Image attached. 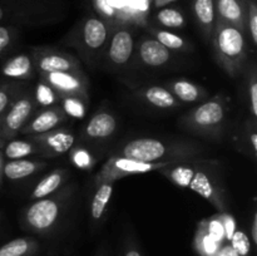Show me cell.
Listing matches in <instances>:
<instances>
[{
  "label": "cell",
  "mask_w": 257,
  "mask_h": 256,
  "mask_svg": "<svg viewBox=\"0 0 257 256\" xmlns=\"http://www.w3.org/2000/svg\"><path fill=\"white\" fill-rule=\"evenodd\" d=\"M29 53L33 58L37 73L83 72L82 64L77 57L57 48L40 45L33 47Z\"/></svg>",
  "instance_id": "9c48e42d"
},
{
  "label": "cell",
  "mask_w": 257,
  "mask_h": 256,
  "mask_svg": "<svg viewBox=\"0 0 257 256\" xmlns=\"http://www.w3.org/2000/svg\"><path fill=\"white\" fill-rule=\"evenodd\" d=\"M97 256H107V253H105V252H104V251H103V250H100V251H99V252H98V253H97Z\"/></svg>",
  "instance_id": "7dc6e473"
},
{
  "label": "cell",
  "mask_w": 257,
  "mask_h": 256,
  "mask_svg": "<svg viewBox=\"0 0 257 256\" xmlns=\"http://www.w3.org/2000/svg\"><path fill=\"white\" fill-rule=\"evenodd\" d=\"M122 256H143L140 245L133 237H128L124 240Z\"/></svg>",
  "instance_id": "ab89813d"
},
{
  "label": "cell",
  "mask_w": 257,
  "mask_h": 256,
  "mask_svg": "<svg viewBox=\"0 0 257 256\" xmlns=\"http://www.w3.org/2000/svg\"><path fill=\"white\" fill-rule=\"evenodd\" d=\"M217 215H218V217H220L221 222H222L223 230H225L226 241L228 242V241L231 240V237L233 236V233L236 232V230H237L236 221H235V218H233V216L231 215L228 211H226V212H218Z\"/></svg>",
  "instance_id": "f35d334b"
},
{
  "label": "cell",
  "mask_w": 257,
  "mask_h": 256,
  "mask_svg": "<svg viewBox=\"0 0 257 256\" xmlns=\"http://www.w3.org/2000/svg\"><path fill=\"white\" fill-rule=\"evenodd\" d=\"M117 128L118 122L115 115L102 108L88 119L83 127L82 136L88 141H105L117 132Z\"/></svg>",
  "instance_id": "9a60e30c"
},
{
  "label": "cell",
  "mask_w": 257,
  "mask_h": 256,
  "mask_svg": "<svg viewBox=\"0 0 257 256\" xmlns=\"http://www.w3.org/2000/svg\"><path fill=\"white\" fill-rule=\"evenodd\" d=\"M215 256H238L237 252L232 248V246L230 245V242H225L223 245H221V247L218 248V251L216 252Z\"/></svg>",
  "instance_id": "b9f144b4"
},
{
  "label": "cell",
  "mask_w": 257,
  "mask_h": 256,
  "mask_svg": "<svg viewBox=\"0 0 257 256\" xmlns=\"http://www.w3.org/2000/svg\"><path fill=\"white\" fill-rule=\"evenodd\" d=\"M133 94L138 99L160 109H177L182 107V103L165 85H145L133 90Z\"/></svg>",
  "instance_id": "e0dca14e"
},
{
  "label": "cell",
  "mask_w": 257,
  "mask_h": 256,
  "mask_svg": "<svg viewBox=\"0 0 257 256\" xmlns=\"http://www.w3.org/2000/svg\"><path fill=\"white\" fill-rule=\"evenodd\" d=\"M109 34L110 28L105 20L89 15L75 27L73 38H70L72 42L69 43L74 45L88 63H92L104 52Z\"/></svg>",
  "instance_id": "8992f818"
},
{
  "label": "cell",
  "mask_w": 257,
  "mask_h": 256,
  "mask_svg": "<svg viewBox=\"0 0 257 256\" xmlns=\"http://www.w3.org/2000/svg\"><path fill=\"white\" fill-rule=\"evenodd\" d=\"M135 58L147 68H161L172 60L173 52L151 35H143L136 42Z\"/></svg>",
  "instance_id": "4fadbf2b"
},
{
  "label": "cell",
  "mask_w": 257,
  "mask_h": 256,
  "mask_svg": "<svg viewBox=\"0 0 257 256\" xmlns=\"http://www.w3.org/2000/svg\"><path fill=\"white\" fill-rule=\"evenodd\" d=\"M59 95H77L89 102V82L84 72L38 73Z\"/></svg>",
  "instance_id": "8fae6325"
},
{
  "label": "cell",
  "mask_w": 257,
  "mask_h": 256,
  "mask_svg": "<svg viewBox=\"0 0 257 256\" xmlns=\"http://www.w3.org/2000/svg\"><path fill=\"white\" fill-rule=\"evenodd\" d=\"M35 73L37 69L30 53H17L0 63V75L3 79L24 82L33 79Z\"/></svg>",
  "instance_id": "2e32d148"
},
{
  "label": "cell",
  "mask_w": 257,
  "mask_h": 256,
  "mask_svg": "<svg viewBox=\"0 0 257 256\" xmlns=\"http://www.w3.org/2000/svg\"><path fill=\"white\" fill-rule=\"evenodd\" d=\"M246 34L253 47L257 45V3L246 0Z\"/></svg>",
  "instance_id": "e575fe53"
},
{
  "label": "cell",
  "mask_w": 257,
  "mask_h": 256,
  "mask_svg": "<svg viewBox=\"0 0 257 256\" xmlns=\"http://www.w3.org/2000/svg\"><path fill=\"white\" fill-rule=\"evenodd\" d=\"M246 82H247V97L251 117L257 118V72L255 64H251Z\"/></svg>",
  "instance_id": "d590c367"
},
{
  "label": "cell",
  "mask_w": 257,
  "mask_h": 256,
  "mask_svg": "<svg viewBox=\"0 0 257 256\" xmlns=\"http://www.w3.org/2000/svg\"><path fill=\"white\" fill-rule=\"evenodd\" d=\"M250 240L252 245H257V212L256 210L252 213V220H251V228H250Z\"/></svg>",
  "instance_id": "7bdbcfd3"
},
{
  "label": "cell",
  "mask_w": 257,
  "mask_h": 256,
  "mask_svg": "<svg viewBox=\"0 0 257 256\" xmlns=\"http://www.w3.org/2000/svg\"><path fill=\"white\" fill-rule=\"evenodd\" d=\"M216 18L246 33V0H213ZM247 35V34H246Z\"/></svg>",
  "instance_id": "ac0fdd59"
},
{
  "label": "cell",
  "mask_w": 257,
  "mask_h": 256,
  "mask_svg": "<svg viewBox=\"0 0 257 256\" xmlns=\"http://www.w3.org/2000/svg\"><path fill=\"white\" fill-rule=\"evenodd\" d=\"M155 20L166 29H182L186 25V18L177 8H161L155 15Z\"/></svg>",
  "instance_id": "f546056e"
},
{
  "label": "cell",
  "mask_w": 257,
  "mask_h": 256,
  "mask_svg": "<svg viewBox=\"0 0 257 256\" xmlns=\"http://www.w3.org/2000/svg\"><path fill=\"white\" fill-rule=\"evenodd\" d=\"M68 171L65 168H54L53 171L48 172L32 190L29 195V200L35 201L39 198L48 197L63 187L68 178Z\"/></svg>",
  "instance_id": "44dd1931"
},
{
  "label": "cell",
  "mask_w": 257,
  "mask_h": 256,
  "mask_svg": "<svg viewBox=\"0 0 257 256\" xmlns=\"http://www.w3.org/2000/svg\"><path fill=\"white\" fill-rule=\"evenodd\" d=\"M5 161H7V160H5L4 155H3V151L0 150V187H2L3 181H4V173H3V171H4Z\"/></svg>",
  "instance_id": "f6af8a7d"
},
{
  "label": "cell",
  "mask_w": 257,
  "mask_h": 256,
  "mask_svg": "<svg viewBox=\"0 0 257 256\" xmlns=\"http://www.w3.org/2000/svg\"><path fill=\"white\" fill-rule=\"evenodd\" d=\"M113 188H114V181H103L97 185L90 201V220L93 225H98L104 218L112 197Z\"/></svg>",
  "instance_id": "7402d4cb"
},
{
  "label": "cell",
  "mask_w": 257,
  "mask_h": 256,
  "mask_svg": "<svg viewBox=\"0 0 257 256\" xmlns=\"http://www.w3.org/2000/svg\"><path fill=\"white\" fill-rule=\"evenodd\" d=\"M210 42L216 62L226 74L231 78H237L245 73L248 50L245 32L216 19Z\"/></svg>",
  "instance_id": "3957f363"
},
{
  "label": "cell",
  "mask_w": 257,
  "mask_h": 256,
  "mask_svg": "<svg viewBox=\"0 0 257 256\" xmlns=\"http://www.w3.org/2000/svg\"><path fill=\"white\" fill-rule=\"evenodd\" d=\"M27 89V85L19 80H0V117Z\"/></svg>",
  "instance_id": "f1b7e54d"
},
{
  "label": "cell",
  "mask_w": 257,
  "mask_h": 256,
  "mask_svg": "<svg viewBox=\"0 0 257 256\" xmlns=\"http://www.w3.org/2000/svg\"><path fill=\"white\" fill-rule=\"evenodd\" d=\"M166 88L181 103H201L208 98V90L202 85L186 78H177L166 82Z\"/></svg>",
  "instance_id": "d6986e66"
},
{
  "label": "cell",
  "mask_w": 257,
  "mask_h": 256,
  "mask_svg": "<svg viewBox=\"0 0 257 256\" xmlns=\"http://www.w3.org/2000/svg\"><path fill=\"white\" fill-rule=\"evenodd\" d=\"M32 93L39 108L52 107V105L59 104L60 95L48 83H45L44 80L38 79L37 85H35L34 90Z\"/></svg>",
  "instance_id": "836d02e7"
},
{
  "label": "cell",
  "mask_w": 257,
  "mask_h": 256,
  "mask_svg": "<svg viewBox=\"0 0 257 256\" xmlns=\"http://www.w3.org/2000/svg\"><path fill=\"white\" fill-rule=\"evenodd\" d=\"M28 137L39 147V156L43 158H54L65 155L69 152L77 141L74 132L67 127H58L49 132Z\"/></svg>",
  "instance_id": "7c38bea8"
},
{
  "label": "cell",
  "mask_w": 257,
  "mask_h": 256,
  "mask_svg": "<svg viewBox=\"0 0 257 256\" xmlns=\"http://www.w3.org/2000/svg\"><path fill=\"white\" fill-rule=\"evenodd\" d=\"M19 29L14 25L0 24V63L9 57L19 40Z\"/></svg>",
  "instance_id": "d6a6232c"
},
{
  "label": "cell",
  "mask_w": 257,
  "mask_h": 256,
  "mask_svg": "<svg viewBox=\"0 0 257 256\" xmlns=\"http://www.w3.org/2000/svg\"><path fill=\"white\" fill-rule=\"evenodd\" d=\"M59 105L63 112L65 113L68 118H77L82 119L87 114L88 100L83 98L77 97V95H60Z\"/></svg>",
  "instance_id": "1f68e13d"
},
{
  "label": "cell",
  "mask_w": 257,
  "mask_h": 256,
  "mask_svg": "<svg viewBox=\"0 0 257 256\" xmlns=\"http://www.w3.org/2000/svg\"><path fill=\"white\" fill-rule=\"evenodd\" d=\"M192 12L201 33L207 40L211 39L216 24V9L213 0H192Z\"/></svg>",
  "instance_id": "603a6c76"
},
{
  "label": "cell",
  "mask_w": 257,
  "mask_h": 256,
  "mask_svg": "<svg viewBox=\"0 0 257 256\" xmlns=\"http://www.w3.org/2000/svg\"><path fill=\"white\" fill-rule=\"evenodd\" d=\"M68 117L59 105L39 108L29 122L20 130L19 135L33 136L49 132L58 127H62L67 122Z\"/></svg>",
  "instance_id": "5bb4252c"
},
{
  "label": "cell",
  "mask_w": 257,
  "mask_h": 256,
  "mask_svg": "<svg viewBox=\"0 0 257 256\" xmlns=\"http://www.w3.org/2000/svg\"><path fill=\"white\" fill-rule=\"evenodd\" d=\"M2 151L5 160H20V158L37 157L40 155L39 147L28 136H25V138L15 137L8 140L3 146Z\"/></svg>",
  "instance_id": "cb8c5ba5"
},
{
  "label": "cell",
  "mask_w": 257,
  "mask_h": 256,
  "mask_svg": "<svg viewBox=\"0 0 257 256\" xmlns=\"http://www.w3.org/2000/svg\"><path fill=\"white\" fill-rule=\"evenodd\" d=\"M205 223H206V228H207L208 233L217 241L220 245H223L226 241L225 237V230H223V225L221 222L220 217L218 215L212 216L211 218H205Z\"/></svg>",
  "instance_id": "74e56055"
},
{
  "label": "cell",
  "mask_w": 257,
  "mask_h": 256,
  "mask_svg": "<svg viewBox=\"0 0 257 256\" xmlns=\"http://www.w3.org/2000/svg\"><path fill=\"white\" fill-rule=\"evenodd\" d=\"M180 188H188L210 202L218 212L228 211V201L220 175V162L213 158L172 162L157 171Z\"/></svg>",
  "instance_id": "6da1fadb"
},
{
  "label": "cell",
  "mask_w": 257,
  "mask_h": 256,
  "mask_svg": "<svg viewBox=\"0 0 257 256\" xmlns=\"http://www.w3.org/2000/svg\"><path fill=\"white\" fill-rule=\"evenodd\" d=\"M40 250L37 238L24 236L17 237L0 246V256H35Z\"/></svg>",
  "instance_id": "484cf974"
},
{
  "label": "cell",
  "mask_w": 257,
  "mask_h": 256,
  "mask_svg": "<svg viewBox=\"0 0 257 256\" xmlns=\"http://www.w3.org/2000/svg\"><path fill=\"white\" fill-rule=\"evenodd\" d=\"M14 15V8H12L7 3L0 2V24H4L5 22L12 19Z\"/></svg>",
  "instance_id": "60d3db41"
},
{
  "label": "cell",
  "mask_w": 257,
  "mask_h": 256,
  "mask_svg": "<svg viewBox=\"0 0 257 256\" xmlns=\"http://www.w3.org/2000/svg\"><path fill=\"white\" fill-rule=\"evenodd\" d=\"M73 188L62 187L48 197L33 201L24 207L20 215V225L25 231L47 236L54 232L62 221L68 201L70 200Z\"/></svg>",
  "instance_id": "5b68a950"
},
{
  "label": "cell",
  "mask_w": 257,
  "mask_h": 256,
  "mask_svg": "<svg viewBox=\"0 0 257 256\" xmlns=\"http://www.w3.org/2000/svg\"><path fill=\"white\" fill-rule=\"evenodd\" d=\"M208 147L187 140L137 137L118 146L112 155L143 162H181L205 158Z\"/></svg>",
  "instance_id": "7a4b0ae2"
},
{
  "label": "cell",
  "mask_w": 257,
  "mask_h": 256,
  "mask_svg": "<svg viewBox=\"0 0 257 256\" xmlns=\"http://www.w3.org/2000/svg\"><path fill=\"white\" fill-rule=\"evenodd\" d=\"M38 109L39 107L33 93L27 89L0 117V135L7 141L18 137L20 130L29 122Z\"/></svg>",
  "instance_id": "ba28073f"
},
{
  "label": "cell",
  "mask_w": 257,
  "mask_h": 256,
  "mask_svg": "<svg viewBox=\"0 0 257 256\" xmlns=\"http://www.w3.org/2000/svg\"><path fill=\"white\" fill-rule=\"evenodd\" d=\"M193 247L198 256H215L218 248L221 247L220 243L208 233L205 220H201L198 222L195 238H193Z\"/></svg>",
  "instance_id": "83f0119b"
},
{
  "label": "cell",
  "mask_w": 257,
  "mask_h": 256,
  "mask_svg": "<svg viewBox=\"0 0 257 256\" xmlns=\"http://www.w3.org/2000/svg\"><path fill=\"white\" fill-rule=\"evenodd\" d=\"M5 142H7V140H5V138L3 137L2 135H0V150H2V148H3V146L5 145Z\"/></svg>",
  "instance_id": "bcb514c9"
},
{
  "label": "cell",
  "mask_w": 257,
  "mask_h": 256,
  "mask_svg": "<svg viewBox=\"0 0 257 256\" xmlns=\"http://www.w3.org/2000/svg\"><path fill=\"white\" fill-rule=\"evenodd\" d=\"M136 38L132 28L118 25L110 29L105 45V60L114 68L127 67L135 58Z\"/></svg>",
  "instance_id": "30bf717a"
},
{
  "label": "cell",
  "mask_w": 257,
  "mask_h": 256,
  "mask_svg": "<svg viewBox=\"0 0 257 256\" xmlns=\"http://www.w3.org/2000/svg\"><path fill=\"white\" fill-rule=\"evenodd\" d=\"M48 167V162L37 157L7 160L4 165V178L8 181H22Z\"/></svg>",
  "instance_id": "ffe728a7"
},
{
  "label": "cell",
  "mask_w": 257,
  "mask_h": 256,
  "mask_svg": "<svg viewBox=\"0 0 257 256\" xmlns=\"http://www.w3.org/2000/svg\"><path fill=\"white\" fill-rule=\"evenodd\" d=\"M257 124L256 118H247L240 127V132L237 135L238 151L245 155H250L253 160L257 157Z\"/></svg>",
  "instance_id": "4316f807"
},
{
  "label": "cell",
  "mask_w": 257,
  "mask_h": 256,
  "mask_svg": "<svg viewBox=\"0 0 257 256\" xmlns=\"http://www.w3.org/2000/svg\"><path fill=\"white\" fill-rule=\"evenodd\" d=\"M173 2H176V0H153V7L156 9H161V8H165L167 5L172 4Z\"/></svg>",
  "instance_id": "ee69618b"
},
{
  "label": "cell",
  "mask_w": 257,
  "mask_h": 256,
  "mask_svg": "<svg viewBox=\"0 0 257 256\" xmlns=\"http://www.w3.org/2000/svg\"><path fill=\"white\" fill-rule=\"evenodd\" d=\"M147 32L150 33L151 37L155 38L156 40L165 45L168 50L176 53H187L192 52L193 47L188 40H186L182 35L173 33L171 30L165 29V28L157 27H147Z\"/></svg>",
  "instance_id": "d4e9b609"
},
{
  "label": "cell",
  "mask_w": 257,
  "mask_h": 256,
  "mask_svg": "<svg viewBox=\"0 0 257 256\" xmlns=\"http://www.w3.org/2000/svg\"><path fill=\"white\" fill-rule=\"evenodd\" d=\"M69 161L75 168L82 171H92L97 163V157L83 145H74L70 148Z\"/></svg>",
  "instance_id": "4dcf8cb0"
},
{
  "label": "cell",
  "mask_w": 257,
  "mask_h": 256,
  "mask_svg": "<svg viewBox=\"0 0 257 256\" xmlns=\"http://www.w3.org/2000/svg\"><path fill=\"white\" fill-rule=\"evenodd\" d=\"M228 102L230 99L225 94L207 98L183 114L178 120V125L192 135L220 141L225 133L230 112Z\"/></svg>",
  "instance_id": "277c9868"
},
{
  "label": "cell",
  "mask_w": 257,
  "mask_h": 256,
  "mask_svg": "<svg viewBox=\"0 0 257 256\" xmlns=\"http://www.w3.org/2000/svg\"><path fill=\"white\" fill-rule=\"evenodd\" d=\"M228 242L232 246L233 250L237 252L238 256H251V246H252V242L250 240V236L243 232V231L237 228Z\"/></svg>",
  "instance_id": "8d00e7d4"
},
{
  "label": "cell",
  "mask_w": 257,
  "mask_h": 256,
  "mask_svg": "<svg viewBox=\"0 0 257 256\" xmlns=\"http://www.w3.org/2000/svg\"><path fill=\"white\" fill-rule=\"evenodd\" d=\"M172 162H143V161L132 160V158L122 157V156H109L99 172L95 175V185L103 181H117L120 178L130 177L135 175H143V173L153 172L161 168L166 167Z\"/></svg>",
  "instance_id": "52a82bcc"
}]
</instances>
